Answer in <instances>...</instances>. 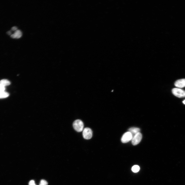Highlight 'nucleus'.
Returning <instances> with one entry per match:
<instances>
[{"instance_id": "obj_12", "label": "nucleus", "mask_w": 185, "mask_h": 185, "mask_svg": "<svg viewBox=\"0 0 185 185\" xmlns=\"http://www.w3.org/2000/svg\"><path fill=\"white\" fill-rule=\"evenodd\" d=\"M48 185V182L46 180H42L40 181L39 185Z\"/></svg>"}, {"instance_id": "obj_7", "label": "nucleus", "mask_w": 185, "mask_h": 185, "mask_svg": "<svg viewBox=\"0 0 185 185\" xmlns=\"http://www.w3.org/2000/svg\"><path fill=\"white\" fill-rule=\"evenodd\" d=\"M128 131L131 134L132 139L137 133L140 132V129L137 127H132L129 129Z\"/></svg>"}, {"instance_id": "obj_4", "label": "nucleus", "mask_w": 185, "mask_h": 185, "mask_svg": "<svg viewBox=\"0 0 185 185\" xmlns=\"http://www.w3.org/2000/svg\"><path fill=\"white\" fill-rule=\"evenodd\" d=\"M142 138V134L139 132L137 133L132 139V144L134 146L137 145L141 141Z\"/></svg>"}, {"instance_id": "obj_3", "label": "nucleus", "mask_w": 185, "mask_h": 185, "mask_svg": "<svg viewBox=\"0 0 185 185\" xmlns=\"http://www.w3.org/2000/svg\"><path fill=\"white\" fill-rule=\"evenodd\" d=\"M92 130L88 127L85 128L83 132V138L87 140L90 139L92 138Z\"/></svg>"}, {"instance_id": "obj_9", "label": "nucleus", "mask_w": 185, "mask_h": 185, "mask_svg": "<svg viewBox=\"0 0 185 185\" xmlns=\"http://www.w3.org/2000/svg\"><path fill=\"white\" fill-rule=\"evenodd\" d=\"M10 84V82L7 79H3L0 81V84L5 87L8 86Z\"/></svg>"}, {"instance_id": "obj_17", "label": "nucleus", "mask_w": 185, "mask_h": 185, "mask_svg": "<svg viewBox=\"0 0 185 185\" xmlns=\"http://www.w3.org/2000/svg\"><path fill=\"white\" fill-rule=\"evenodd\" d=\"M183 103L185 105V100H184L183 101Z\"/></svg>"}, {"instance_id": "obj_11", "label": "nucleus", "mask_w": 185, "mask_h": 185, "mask_svg": "<svg viewBox=\"0 0 185 185\" xmlns=\"http://www.w3.org/2000/svg\"><path fill=\"white\" fill-rule=\"evenodd\" d=\"M140 169V168L138 166L135 165L132 167V170L134 173H137L139 171Z\"/></svg>"}, {"instance_id": "obj_1", "label": "nucleus", "mask_w": 185, "mask_h": 185, "mask_svg": "<svg viewBox=\"0 0 185 185\" xmlns=\"http://www.w3.org/2000/svg\"><path fill=\"white\" fill-rule=\"evenodd\" d=\"M73 126L76 131L78 132H82L83 130L84 124L82 121L79 120H76L73 122Z\"/></svg>"}, {"instance_id": "obj_16", "label": "nucleus", "mask_w": 185, "mask_h": 185, "mask_svg": "<svg viewBox=\"0 0 185 185\" xmlns=\"http://www.w3.org/2000/svg\"><path fill=\"white\" fill-rule=\"evenodd\" d=\"M7 34L9 35H10L11 34V32L10 31H8L7 32Z\"/></svg>"}, {"instance_id": "obj_13", "label": "nucleus", "mask_w": 185, "mask_h": 185, "mask_svg": "<svg viewBox=\"0 0 185 185\" xmlns=\"http://www.w3.org/2000/svg\"><path fill=\"white\" fill-rule=\"evenodd\" d=\"M5 89V87L0 84V93L4 91Z\"/></svg>"}, {"instance_id": "obj_15", "label": "nucleus", "mask_w": 185, "mask_h": 185, "mask_svg": "<svg viewBox=\"0 0 185 185\" xmlns=\"http://www.w3.org/2000/svg\"><path fill=\"white\" fill-rule=\"evenodd\" d=\"M11 29L12 30L16 31L17 30V27H12Z\"/></svg>"}, {"instance_id": "obj_2", "label": "nucleus", "mask_w": 185, "mask_h": 185, "mask_svg": "<svg viewBox=\"0 0 185 185\" xmlns=\"http://www.w3.org/2000/svg\"><path fill=\"white\" fill-rule=\"evenodd\" d=\"M172 93L178 97L181 98L185 97V91L180 88H175L172 89Z\"/></svg>"}, {"instance_id": "obj_14", "label": "nucleus", "mask_w": 185, "mask_h": 185, "mask_svg": "<svg viewBox=\"0 0 185 185\" xmlns=\"http://www.w3.org/2000/svg\"><path fill=\"white\" fill-rule=\"evenodd\" d=\"M29 185H36L35 184L34 181L32 180L30 181L29 183Z\"/></svg>"}, {"instance_id": "obj_6", "label": "nucleus", "mask_w": 185, "mask_h": 185, "mask_svg": "<svg viewBox=\"0 0 185 185\" xmlns=\"http://www.w3.org/2000/svg\"><path fill=\"white\" fill-rule=\"evenodd\" d=\"M175 85L177 87L180 88L185 87V79L178 80L175 82Z\"/></svg>"}, {"instance_id": "obj_10", "label": "nucleus", "mask_w": 185, "mask_h": 185, "mask_svg": "<svg viewBox=\"0 0 185 185\" xmlns=\"http://www.w3.org/2000/svg\"><path fill=\"white\" fill-rule=\"evenodd\" d=\"M9 94L8 92L4 91L0 93V98H5L8 97Z\"/></svg>"}, {"instance_id": "obj_5", "label": "nucleus", "mask_w": 185, "mask_h": 185, "mask_svg": "<svg viewBox=\"0 0 185 185\" xmlns=\"http://www.w3.org/2000/svg\"><path fill=\"white\" fill-rule=\"evenodd\" d=\"M132 139L131 134L129 132H127L124 134L122 137L121 141L122 143H125L129 142Z\"/></svg>"}, {"instance_id": "obj_8", "label": "nucleus", "mask_w": 185, "mask_h": 185, "mask_svg": "<svg viewBox=\"0 0 185 185\" xmlns=\"http://www.w3.org/2000/svg\"><path fill=\"white\" fill-rule=\"evenodd\" d=\"M22 36V33L21 31L19 30H17L15 32L14 34H13L11 36V37L13 38H16V39H19Z\"/></svg>"}]
</instances>
